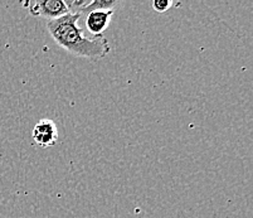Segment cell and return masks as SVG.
I'll list each match as a JSON object with an SVG mask.
<instances>
[{
	"instance_id": "obj_1",
	"label": "cell",
	"mask_w": 253,
	"mask_h": 218,
	"mask_svg": "<svg viewBox=\"0 0 253 218\" xmlns=\"http://www.w3.org/2000/svg\"><path fill=\"white\" fill-rule=\"evenodd\" d=\"M81 19V14L68 13L58 19L48 20V33L59 47L73 56L92 61L105 58L111 50L109 41L103 36L92 38L84 36L82 28L78 25Z\"/></svg>"
},
{
	"instance_id": "obj_2",
	"label": "cell",
	"mask_w": 253,
	"mask_h": 218,
	"mask_svg": "<svg viewBox=\"0 0 253 218\" xmlns=\"http://www.w3.org/2000/svg\"><path fill=\"white\" fill-rule=\"evenodd\" d=\"M23 6L28 8L33 17H43L48 20L58 19L68 14L67 5L64 0H44V1H27Z\"/></svg>"
},
{
	"instance_id": "obj_3",
	"label": "cell",
	"mask_w": 253,
	"mask_h": 218,
	"mask_svg": "<svg viewBox=\"0 0 253 218\" xmlns=\"http://www.w3.org/2000/svg\"><path fill=\"white\" fill-rule=\"evenodd\" d=\"M33 143L39 148H50L58 141V129L56 123L49 119L39 120L32 130Z\"/></svg>"
},
{
	"instance_id": "obj_4",
	"label": "cell",
	"mask_w": 253,
	"mask_h": 218,
	"mask_svg": "<svg viewBox=\"0 0 253 218\" xmlns=\"http://www.w3.org/2000/svg\"><path fill=\"white\" fill-rule=\"evenodd\" d=\"M115 10H95L86 15V27L93 37H102L105 31L109 28L111 18Z\"/></svg>"
},
{
	"instance_id": "obj_5",
	"label": "cell",
	"mask_w": 253,
	"mask_h": 218,
	"mask_svg": "<svg viewBox=\"0 0 253 218\" xmlns=\"http://www.w3.org/2000/svg\"><path fill=\"white\" fill-rule=\"evenodd\" d=\"M117 4H119V1H116V0H112V1H109V0H89L88 4L84 8H82L78 14H81L82 18H84L91 11L112 10Z\"/></svg>"
},
{
	"instance_id": "obj_6",
	"label": "cell",
	"mask_w": 253,
	"mask_h": 218,
	"mask_svg": "<svg viewBox=\"0 0 253 218\" xmlns=\"http://www.w3.org/2000/svg\"><path fill=\"white\" fill-rule=\"evenodd\" d=\"M172 6V1L170 0H155L153 1V9L158 13H165Z\"/></svg>"
}]
</instances>
